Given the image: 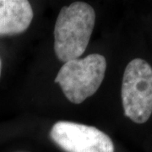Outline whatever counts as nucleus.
Returning a JSON list of instances; mask_svg holds the SVG:
<instances>
[{"mask_svg": "<svg viewBox=\"0 0 152 152\" xmlns=\"http://www.w3.org/2000/svg\"><path fill=\"white\" fill-rule=\"evenodd\" d=\"M107 69L105 57L93 53L84 58L69 60L61 67L55 78L69 101L80 104L96 92Z\"/></svg>", "mask_w": 152, "mask_h": 152, "instance_id": "2", "label": "nucleus"}, {"mask_svg": "<svg viewBox=\"0 0 152 152\" xmlns=\"http://www.w3.org/2000/svg\"><path fill=\"white\" fill-rule=\"evenodd\" d=\"M124 114L136 124H144L152 114V68L145 60L134 58L125 69L122 83Z\"/></svg>", "mask_w": 152, "mask_h": 152, "instance_id": "3", "label": "nucleus"}, {"mask_svg": "<svg viewBox=\"0 0 152 152\" xmlns=\"http://www.w3.org/2000/svg\"><path fill=\"white\" fill-rule=\"evenodd\" d=\"M1 72H2V61L0 58V76H1Z\"/></svg>", "mask_w": 152, "mask_h": 152, "instance_id": "6", "label": "nucleus"}, {"mask_svg": "<svg viewBox=\"0 0 152 152\" xmlns=\"http://www.w3.org/2000/svg\"><path fill=\"white\" fill-rule=\"evenodd\" d=\"M96 23V12L85 2L61 9L54 27V52L62 62L77 59L89 44Z\"/></svg>", "mask_w": 152, "mask_h": 152, "instance_id": "1", "label": "nucleus"}, {"mask_svg": "<svg viewBox=\"0 0 152 152\" xmlns=\"http://www.w3.org/2000/svg\"><path fill=\"white\" fill-rule=\"evenodd\" d=\"M50 138L65 152H114L111 138L93 126L58 121L51 129Z\"/></svg>", "mask_w": 152, "mask_h": 152, "instance_id": "4", "label": "nucleus"}, {"mask_svg": "<svg viewBox=\"0 0 152 152\" xmlns=\"http://www.w3.org/2000/svg\"><path fill=\"white\" fill-rule=\"evenodd\" d=\"M33 10L26 0H0V35L24 32L33 20Z\"/></svg>", "mask_w": 152, "mask_h": 152, "instance_id": "5", "label": "nucleus"}]
</instances>
